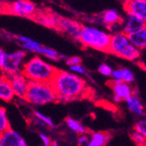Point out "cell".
I'll list each match as a JSON object with an SVG mask.
<instances>
[{
    "label": "cell",
    "instance_id": "cell-2",
    "mask_svg": "<svg viewBox=\"0 0 146 146\" xmlns=\"http://www.w3.org/2000/svg\"><path fill=\"white\" fill-rule=\"evenodd\" d=\"M57 70L54 66L35 56L23 66L20 72L29 82L50 83Z\"/></svg>",
    "mask_w": 146,
    "mask_h": 146
},
{
    "label": "cell",
    "instance_id": "cell-28",
    "mask_svg": "<svg viewBox=\"0 0 146 146\" xmlns=\"http://www.w3.org/2000/svg\"><path fill=\"white\" fill-rule=\"evenodd\" d=\"M82 63V59L78 56H74L67 59V64L71 67V66H75V65H81Z\"/></svg>",
    "mask_w": 146,
    "mask_h": 146
},
{
    "label": "cell",
    "instance_id": "cell-32",
    "mask_svg": "<svg viewBox=\"0 0 146 146\" xmlns=\"http://www.w3.org/2000/svg\"><path fill=\"white\" fill-rule=\"evenodd\" d=\"M89 142V137H88V136H87V135H81L79 137V138H78V143L81 145V146H82V145H84V144H87Z\"/></svg>",
    "mask_w": 146,
    "mask_h": 146
},
{
    "label": "cell",
    "instance_id": "cell-33",
    "mask_svg": "<svg viewBox=\"0 0 146 146\" xmlns=\"http://www.w3.org/2000/svg\"><path fill=\"white\" fill-rule=\"evenodd\" d=\"M5 51L0 47V69L2 68V64H3V60H4V57H5Z\"/></svg>",
    "mask_w": 146,
    "mask_h": 146
},
{
    "label": "cell",
    "instance_id": "cell-11",
    "mask_svg": "<svg viewBox=\"0 0 146 146\" xmlns=\"http://www.w3.org/2000/svg\"><path fill=\"white\" fill-rule=\"evenodd\" d=\"M123 9L128 14L137 16L146 20V1L145 0H129L123 3Z\"/></svg>",
    "mask_w": 146,
    "mask_h": 146
},
{
    "label": "cell",
    "instance_id": "cell-14",
    "mask_svg": "<svg viewBox=\"0 0 146 146\" xmlns=\"http://www.w3.org/2000/svg\"><path fill=\"white\" fill-rule=\"evenodd\" d=\"M59 18V16L52 14L51 12H37L33 19H35L37 22L44 25L46 27L56 28Z\"/></svg>",
    "mask_w": 146,
    "mask_h": 146
},
{
    "label": "cell",
    "instance_id": "cell-26",
    "mask_svg": "<svg viewBox=\"0 0 146 146\" xmlns=\"http://www.w3.org/2000/svg\"><path fill=\"white\" fill-rule=\"evenodd\" d=\"M134 130H136L137 132H138V133L142 134L143 136L146 137V121L145 120L138 121L134 127Z\"/></svg>",
    "mask_w": 146,
    "mask_h": 146
},
{
    "label": "cell",
    "instance_id": "cell-30",
    "mask_svg": "<svg viewBox=\"0 0 146 146\" xmlns=\"http://www.w3.org/2000/svg\"><path fill=\"white\" fill-rule=\"evenodd\" d=\"M17 39L19 41L22 42L23 44H33L35 43L36 41L33 40V39L28 38V37H25V36H22V35H19V36H17Z\"/></svg>",
    "mask_w": 146,
    "mask_h": 146
},
{
    "label": "cell",
    "instance_id": "cell-19",
    "mask_svg": "<svg viewBox=\"0 0 146 146\" xmlns=\"http://www.w3.org/2000/svg\"><path fill=\"white\" fill-rule=\"evenodd\" d=\"M102 21L107 25L109 27L115 25H122L123 23V19L118 14V12L115 10H108L103 12Z\"/></svg>",
    "mask_w": 146,
    "mask_h": 146
},
{
    "label": "cell",
    "instance_id": "cell-29",
    "mask_svg": "<svg viewBox=\"0 0 146 146\" xmlns=\"http://www.w3.org/2000/svg\"><path fill=\"white\" fill-rule=\"evenodd\" d=\"M70 70L72 72H74V73H77V74H84L86 73L84 68L82 67V65H75V66H71L70 67Z\"/></svg>",
    "mask_w": 146,
    "mask_h": 146
},
{
    "label": "cell",
    "instance_id": "cell-1",
    "mask_svg": "<svg viewBox=\"0 0 146 146\" xmlns=\"http://www.w3.org/2000/svg\"><path fill=\"white\" fill-rule=\"evenodd\" d=\"M50 84L59 102L78 99L86 93V82L82 78L63 70L56 71Z\"/></svg>",
    "mask_w": 146,
    "mask_h": 146
},
{
    "label": "cell",
    "instance_id": "cell-21",
    "mask_svg": "<svg viewBox=\"0 0 146 146\" xmlns=\"http://www.w3.org/2000/svg\"><path fill=\"white\" fill-rule=\"evenodd\" d=\"M35 52H37V54H43L46 57H47L48 59L52 60H55V61L60 60V58H64L63 56H60L55 50L52 49V48H49V47H45V46H39L36 50Z\"/></svg>",
    "mask_w": 146,
    "mask_h": 146
},
{
    "label": "cell",
    "instance_id": "cell-15",
    "mask_svg": "<svg viewBox=\"0 0 146 146\" xmlns=\"http://www.w3.org/2000/svg\"><path fill=\"white\" fill-rule=\"evenodd\" d=\"M128 36L129 42L138 50H143L146 47V27Z\"/></svg>",
    "mask_w": 146,
    "mask_h": 146
},
{
    "label": "cell",
    "instance_id": "cell-13",
    "mask_svg": "<svg viewBox=\"0 0 146 146\" xmlns=\"http://www.w3.org/2000/svg\"><path fill=\"white\" fill-rule=\"evenodd\" d=\"M145 20L134 16L131 14H128L127 18L125 19V22L123 24V33L126 35H129L130 33H136L143 28H145Z\"/></svg>",
    "mask_w": 146,
    "mask_h": 146
},
{
    "label": "cell",
    "instance_id": "cell-24",
    "mask_svg": "<svg viewBox=\"0 0 146 146\" xmlns=\"http://www.w3.org/2000/svg\"><path fill=\"white\" fill-rule=\"evenodd\" d=\"M130 137L134 141L135 143H137L138 146H145L146 144V137L143 136L142 134L138 133L136 130H133L130 133Z\"/></svg>",
    "mask_w": 146,
    "mask_h": 146
},
{
    "label": "cell",
    "instance_id": "cell-17",
    "mask_svg": "<svg viewBox=\"0 0 146 146\" xmlns=\"http://www.w3.org/2000/svg\"><path fill=\"white\" fill-rule=\"evenodd\" d=\"M112 80L114 81H120L127 84H130L134 82V74L128 68H120L116 70H112L111 73Z\"/></svg>",
    "mask_w": 146,
    "mask_h": 146
},
{
    "label": "cell",
    "instance_id": "cell-10",
    "mask_svg": "<svg viewBox=\"0 0 146 146\" xmlns=\"http://www.w3.org/2000/svg\"><path fill=\"white\" fill-rule=\"evenodd\" d=\"M81 27L82 25L74 20H71L65 18H59L56 29L65 34L69 35L70 37L75 39H78Z\"/></svg>",
    "mask_w": 146,
    "mask_h": 146
},
{
    "label": "cell",
    "instance_id": "cell-23",
    "mask_svg": "<svg viewBox=\"0 0 146 146\" xmlns=\"http://www.w3.org/2000/svg\"><path fill=\"white\" fill-rule=\"evenodd\" d=\"M11 129L10 122L8 120L6 110L5 108L0 107V134L4 133Z\"/></svg>",
    "mask_w": 146,
    "mask_h": 146
},
{
    "label": "cell",
    "instance_id": "cell-35",
    "mask_svg": "<svg viewBox=\"0 0 146 146\" xmlns=\"http://www.w3.org/2000/svg\"><path fill=\"white\" fill-rule=\"evenodd\" d=\"M86 146H94V145L92 144V143H91V142H90V140H89V142L86 144Z\"/></svg>",
    "mask_w": 146,
    "mask_h": 146
},
{
    "label": "cell",
    "instance_id": "cell-27",
    "mask_svg": "<svg viewBox=\"0 0 146 146\" xmlns=\"http://www.w3.org/2000/svg\"><path fill=\"white\" fill-rule=\"evenodd\" d=\"M98 71L99 73H101L102 75L104 76H111V73H112V68L110 67L107 64H101L98 68Z\"/></svg>",
    "mask_w": 146,
    "mask_h": 146
},
{
    "label": "cell",
    "instance_id": "cell-25",
    "mask_svg": "<svg viewBox=\"0 0 146 146\" xmlns=\"http://www.w3.org/2000/svg\"><path fill=\"white\" fill-rule=\"evenodd\" d=\"M33 114H34L35 117L38 119V121H40L41 123H43L44 124H46V125H48L49 127H52V128H54V123L52 121V119H51V118L47 117L46 115H43L42 113L38 112V111H37V110H34V111H33Z\"/></svg>",
    "mask_w": 146,
    "mask_h": 146
},
{
    "label": "cell",
    "instance_id": "cell-8",
    "mask_svg": "<svg viewBox=\"0 0 146 146\" xmlns=\"http://www.w3.org/2000/svg\"><path fill=\"white\" fill-rule=\"evenodd\" d=\"M6 76L11 84L12 91L14 93V96L24 99L29 84L28 80L21 74V72L6 75Z\"/></svg>",
    "mask_w": 146,
    "mask_h": 146
},
{
    "label": "cell",
    "instance_id": "cell-3",
    "mask_svg": "<svg viewBox=\"0 0 146 146\" xmlns=\"http://www.w3.org/2000/svg\"><path fill=\"white\" fill-rule=\"evenodd\" d=\"M110 36L96 27L82 25L78 40L85 47H90L109 54Z\"/></svg>",
    "mask_w": 146,
    "mask_h": 146
},
{
    "label": "cell",
    "instance_id": "cell-9",
    "mask_svg": "<svg viewBox=\"0 0 146 146\" xmlns=\"http://www.w3.org/2000/svg\"><path fill=\"white\" fill-rule=\"evenodd\" d=\"M107 85L112 89L114 93V100L115 102L125 101L133 95V90H132L129 84L124 83L123 82L110 80L107 82Z\"/></svg>",
    "mask_w": 146,
    "mask_h": 146
},
{
    "label": "cell",
    "instance_id": "cell-34",
    "mask_svg": "<svg viewBox=\"0 0 146 146\" xmlns=\"http://www.w3.org/2000/svg\"><path fill=\"white\" fill-rule=\"evenodd\" d=\"M50 146H58V143L57 142H52V143H51V145Z\"/></svg>",
    "mask_w": 146,
    "mask_h": 146
},
{
    "label": "cell",
    "instance_id": "cell-22",
    "mask_svg": "<svg viewBox=\"0 0 146 146\" xmlns=\"http://www.w3.org/2000/svg\"><path fill=\"white\" fill-rule=\"evenodd\" d=\"M66 123H67V125L68 126V128L72 129L74 132H75L76 134L84 135L86 133V129L82 126L81 123L74 120V119L71 117H68L66 119Z\"/></svg>",
    "mask_w": 146,
    "mask_h": 146
},
{
    "label": "cell",
    "instance_id": "cell-18",
    "mask_svg": "<svg viewBox=\"0 0 146 146\" xmlns=\"http://www.w3.org/2000/svg\"><path fill=\"white\" fill-rule=\"evenodd\" d=\"M126 104L128 106V108L130 112L133 114L138 115V116H143L144 115V108L142 102L140 99L135 96L134 94L132 95L130 97H129L127 100H125Z\"/></svg>",
    "mask_w": 146,
    "mask_h": 146
},
{
    "label": "cell",
    "instance_id": "cell-4",
    "mask_svg": "<svg viewBox=\"0 0 146 146\" xmlns=\"http://www.w3.org/2000/svg\"><path fill=\"white\" fill-rule=\"evenodd\" d=\"M109 54H112L130 61H134L140 58L141 51L129 42L128 36L125 33L119 32L110 36Z\"/></svg>",
    "mask_w": 146,
    "mask_h": 146
},
{
    "label": "cell",
    "instance_id": "cell-7",
    "mask_svg": "<svg viewBox=\"0 0 146 146\" xmlns=\"http://www.w3.org/2000/svg\"><path fill=\"white\" fill-rule=\"evenodd\" d=\"M25 57V52L24 51H17L11 54H5L1 69L5 75H10L20 72V66L24 58Z\"/></svg>",
    "mask_w": 146,
    "mask_h": 146
},
{
    "label": "cell",
    "instance_id": "cell-6",
    "mask_svg": "<svg viewBox=\"0 0 146 146\" xmlns=\"http://www.w3.org/2000/svg\"><path fill=\"white\" fill-rule=\"evenodd\" d=\"M5 11L19 17L33 19L37 13V7L36 5L31 1L19 0L11 3L9 5H5Z\"/></svg>",
    "mask_w": 146,
    "mask_h": 146
},
{
    "label": "cell",
    "instance_id": "cell-20",
    "mask_svg": "<svg viewBox=\"0 0 146 146\" xmlns=\"http://www.w3.org/2000/svg\"><path fill=\"white\" fill-rule=\"evenodd\" d=\"M111 138V135L107 131L94 132L91 136L90 142L94 146H105Z\"/></svg>",
    "mask_w": 146,
    "mask_h": 146
},
{
    "label": "cell",
    "instance_id": "cell-5",
    "mask_svg": "<svg viewBox=\"0 0 146 146\" xmlns=\"http://www.w3.org/2000/svg\"><path fill=\"white\" fill-rule=\"evenodd\" d=\"M24 99L33 105L56 102L57 97L50 83L29 82Z\"/></svg>",
    "mask_w": 146,
    "mask_h": 146
},
{
    "label": "cell",
    "instance_id": "cell-12",
    "mask_svg": "<svg viewBox=\"0 0 146 146\" xmlns=\"http://www.w3.org/2000/svg\"><path fill=\"white\" fill-rule=\"evenodd\" d=\"M0 146H27L25 139L11 129L0 134Z\"/></svg>",
    "mask_w": 146,
    "mask_h": 146
},
{
    "label": "cell",
    "instance_id": "cell-31",
    "mask_svg": "<svg viewBox=\"0 0 146 146\" xmlns=\"http://www.w3.org/2000/svg\"><path fill=\"white\" fill-rule=\"evenodd\" d=\"M39 137H40V139L42 140L44 146H50L51 145L52 140H51V138L49 137H47L46 135H45L43 133H40V134H39Z\"/></svg>",
    "mask_w": 146,
    "mask_h": 146
},
{
    "label": "cell",
    "instance_id": "cell-16",
    "mask_svg": "<svg viewBox=\"0 0 146 146\" xmlns=\"http://www.w3.org/2000/svg\"><path fill=\"white\" fill-rule=\"evenodd\" d=\"M14 96L7 76L5 74L2 75V77H0V99L5 102H11Z\"/></svg>",
    "mask_w": 146,
    "mask_h": 146
}]
</instances>
